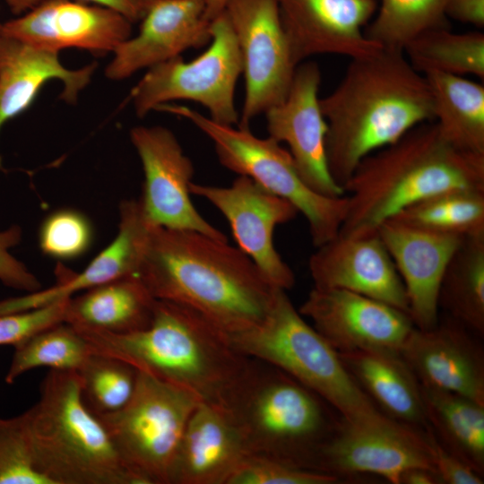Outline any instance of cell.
<instances>
[{
    "instance_id": "6da1fadb",
    "label": "cell",
    "mask_w": 484,
    "mask_h": 484,
    "mask_svg": "<svg viewBox=\"0 0 484 484\" xmlns=\"http://www.w3.org/2000/svg\"><path fill=\"white\" fill-rule=\"evenodd\" d=\"M137 276L156 299L195 310L227 335L260 323L277 289L228 240L160 227L151 230Z\"/></svg>"
},
{
    "instance_id": "7a4b0ae2",
    "label": "cell",
    "mask_w": 484,
    "mask_h": 484,
    "mask_svg": "<svg viewBox=\"0 0 484 484\" xmlns=\"http://www.w3.org/2000/svg\"><path fill=\"white\" fill-rule=\"evenodd\" d=\"M319 103L327 124L328 169L341 188L364 158L434 121L425 76L403 51L385 48L351 58L339 84Z\"/></svg>"
},
{
    "instance_id": "3957f363",
    "label": "cell",
    "mask_w": 484,
    "mask_h": 484,
    "mask_svg": "<svg viewBox=\"0 0 484 484\" xmlns=\"http://www.w3.org/2000/svg\"><path fill=\"white\" fill-rule=\"evenodd\" d=\"M484 191V155L450 143L420 124L366 158L343 184L347 211L338 234L365 237L411 204L449 189Z\"/></svg>"
},
{
    "instance_id": "277c9868",
    "label": "cell",
    "mask_w": 484,
    "mask_h": 484,
    "mask_svg": "<svg viewBox=\"0 0 484 484\" xmlns=\"http://www.w3.org/2000/svg\"><path fill=\"white\" fill-rule=\"evenodd\" d=\"M78 331L92 352L118 358L193 392L203 402L220 405L250 362L207 318L168 300H156L152 319L143 330L124 334Z\"/></svg>"
},
{
    "instance_id": "5b68a950",
    "label": "cell",
    "mask_w": 484,
    "mask_h": 484,
    "mask_svg": "<svg viewBox=\"0 0 484 484\" xmlns=\"http://www.w3.org/2000/svg\"><path fill=\"white\" fill-rule=\"evenodd\" d=\"M221 406L239 428L247 454L322 472L321 453L341 416L284 371L250 359Z\"/></svg>"
},
{
    "instance_id": "8992f818",
    "label": "cell",
    "mask_w": 484,
    "mask_h": 484,
    "mask_svg": "<svg viewBox=\"0 0 484 484\" xmlns=\"http://www.w3.org/2000/svg\"><path fill=\"white\" fill-rule=\"evenodd\" d=\"M23 413L36 465L50 484H143L84 404L78 372L49 370Z\"/></svg>"
},
{
    "instance_id": "52a82bcc",
    "label": "cell",
    "mask_w": 484,
    "mask_h": 484,
    "mask_svg": "<svg viewBox=\"0 0 484 484\" xmlns=\"http://www.w3.org/2000/svg\"><path fill=\"white\" fill-rule=\"evenodd\" d=\"M286 292L276 289L260 323L227 335L233 347L247 358L284 371L348 421L373 423L386 418L349 374L338 352L306 321Z\"/></svg>"
},
{
    "instance_id": "ba28073f",
    "label": "cell",
    "mask_w": 484,
    "mask_h": 484,
    "mask_svg": "<svg viewBox=\"0 0 484 484\" xmlns=\"http://www.w3.org/2000/svg\"><path fill=\"white\" fill-rule=\"evenodd\" d=\"M157 109L190 121L213 143L220 163L249 177L270 193L291 203L307 221L313 245L333 238L343 222L346 195L329 197L311 189L300 177L289 151L271 137L260 138L249 128L217 123L186 107L164 104Z\"/></svg>"
},
{
    "instance_id": "9c48e42d",
    "label": "cell",
    "mask_w": 484,
    "mask_h": 484,
    "mask_svg": "<svg viewBox=\"0 0 484 484\" xmlns=\"http://www.w3.org/2000/svg\"><path fill=\"white\" fill-rule=\"evenodd\" d=\"M202 402L184 387L138 370L126 405L98 417L125 464L143 484H170L186 427Z\"/></svg>"
},
{
    "instance_id": "30bf717a",
    "label": "cell",
    "mask_w": 484,
    "mask_h": 484,
    "mask_svg": "<svg viewBox=\"0 0 484 484\" xmlns=\"http://www.w3.org/2000/svg\"><path fill=\"white\" fill-rule=\"evenodd\" d=\"M211 31L209 48L196 58L186 62L179 56L148 68L132 91L138 117L169 101L183 99L201 104L217 123H238L235 91L242 73L241 59L224 12L212 22Z\"/></svg>"
},
{
    "instance_id": "8fae6325",
    "label": "cell",
    "mask_w": 484,
    "mask_h": 484,
    "mask_svg": "<svg viewBox=\"0 0 484 484\" xmlns=\"http://www.w3.org/2000/svg\"><path fill=\"white\" fill-rule=\"evenodd\" d=\"M224 13L235 34L246 93L240 127L287 97L298 65L277 0H230Z\"/></svg>"
},
{
    "instance_id": "7c38bea8",
    "label": "cell",
    "mask_w": 484,
    "mask_h": 484,
    "mask_svg": "<svg viewBox=\"0 0 484 484\" xmlns=\"http://www.w3.org/2000/svg\"><path fill=\"white\" fill-rule=\"evenodd\" d=\"M414 467L435 470L426 430L389 417L373 423L340 417L320 457V471L341 480L373 474L399 484L401 474Z\"/></svg>"
},
{
    "instance_id": "4fadbf2b",
    "label": "cell",
    "mask_w": 484,
    "mask_h": 484,
    "mask_svg": "<svg viewBox=\"0 0 484 484\" xmlns=\"http://www.w3.org/2000/svg\"><path fill=\"white\" fill-rule=\"evenodd\" d=\"M131 142L141 160L144 182L139 201L152 227L194 230L228 240L194 207L190 185L194 165L175 134L160 125L135 126Z\"/></svg>"
},
{
    "instance_id": "5bb4252c",
    "label": "cell",
    "mask_w": 484,
    "mask_h": 484,
    "mask_svg": "<svg viewBox=\"0 0 484 484\" xmlns=\"http://www.w3.org/2000/svg\"><path fill=\"white\" fill-rule=\"evenodd\" d=\"M190 191L220 211L229 222L238 247L272 285L285 290L294 286L295 274L273 243L276 227L294 220L298 213L291 203L243 175L229 186L192 182Z\"/></svg>"
},
{
    "instance_id": "9a60e30c",
    "label": "cell",
    "mask_w": 484,
    "mask_h": 484,
    "mask_svg": "<svg viewBox=\"0 0 484 484\" xmlns=\"http://www.w3.org/2000/svg\"><path fill=\"white\" fill-rule=\"evenodd\" d=\"M298 311L337 352L400 351L414 327L408 313L341 289L313 287Z\"/></svg>"
},
{
    "instance_id": "2e32d148",
    "label": "cell",
    "mask_w": 484,
    "mask_h": 484,
    "mask_svg": "<svg viewBox=\"0 0 484 484\" xmlns=\"http://www.w3.org/2000/svg\"><path fill=\"white\" fill-rule=\"evenodd\" d=\"M320 83L318 65L314 62L300 63L285 99L264 115L269 137L287 144L303 181L320 194L338 197L344 195V191L328 169L327 124L319 103Z\"/></svg>"
},
{
    "instance_id": "e0dca14e",
    "label": "cell",
    "mask_w": 484,
    "mask_h": 484,
    "mask_svg": "<svg viewBox=\"0 0 484 484\" xmlns=\"http://www.w3.org/2000/svg\"><path fill=\"white\" fill-rule=\"evenodd\" d=\"M131 22L101 5L71 0H40L22 16L0 24L2 34L59 53L76 48L113 52L131 36Z\"/></svg>"
},
{
    "instance_id": "ac0fdd59",
    "label": "cell",
    "mask_w": 484,
    "mask_h": 484,
    "mask_svg": "<svg viewBox=\"0 0 484 484\" xmlns=\"http://www.w3.org/2000/svg\"><path fill=\"white\" fill-rule=\"evenodd\" d=\"M280 15L298 65L315 55L356 58L382 47L364 30L377 0H277Z\"/></svg>"
},
{
    "instance_id": "d6986e66",
    "label": "cell",
    "mask_w": 484,
    "mask_h": 484,
    "mask_svg": "<svg viewBox=\"0 0 484 484\" xmlns=\"http://www.w3.org/2000/svg\"><path fill=\"white\" fill-rule=\"evenodd\" d=\"M480 338L445 315L433 328L414 326L400 353L421 385L484 405V350Z\"/></svg>"
},
{
    "instance_id": "ffe728a7",
    "label": "cell",
    "mask_w": 484,
    "mask_h": 484,
    "mask_svg": "<svg viewBox=\"0 0 484 484\" xmlns=\"http://www.w3.org/2000/svg\"><path fill=\"white\" fill-rule=\"evenodd\" d=\"M140 30L113 51L106 76L123 80L212 40L203 0H147Z\"/></svg>"
},
{
    "instance_id": "44dd1931",
    "label": "cell",
    "mask_w": 484,
    "mask_h": 484,
    "mask_svg": "<svg viewBox=\"0 0 484 484\" xmlns=\"http://www.w3.org/2000/svg\"><path fill=\"white\" fill-rule=\"evenodd\" d=\"M376 234L402 279L414 326L433 328L439 321L438 296L443 275L464 238L418 229L394 219L384 221Z\"/></svg>"
},
{
    "instance_id": "7402d4cb",
    "label": "cell",
    "mask_w": 484,
    "mask_h": 484,
    "mask_svg": "<svg viewBox=\"0 0 484 484\" xmlns=\"http://www.w3.org/2000/svg\"><path fill=\"white\" fill-rule=\"evenodd\" d=\"M315 248L308 260L314 287L350 290L409 314L403 283L376 233L365 237L337 234Z\"/></svg>"
},
{
    "instance_id": "603a6c76",
    "label": "cell",
    "mask_w": 484,
    "mask_h": 484,
    "mask_svg": "<svg viewBox=\"0 0 484 484\" xmlns=\"http://www.w3.org/2000/svg\"><path fill=\"white\" fill-rule=\"evenodd\" d=\"M246 454L239 428L227 409L202 402L186 427L170 484H227Z\"/></svg>"
},
{
    "instance_id": "cb8c5ba5",
    "label": "cell",
    "mask_w": 484,
    "mask_h": 484,
    "mask_svg": "<svg viewBox=\"0 0 484 484\" xmlns=\"http://www.w3.org/2000/svg\"><path fill=\"white\" fill-rule=\"evenodd\" d=\"M96 64L68 69L58 53L2 34L0 30V131L9 120L24 112L42 86L53 79L64 83L61 99L75 103L91 82ZM4 169L0 156V170Z\"/></svg>"
},
{
    "instance_id": "d4e9b609",
    "label": "cell",
    "mask_w": 484,
    "mask_h": 484,
    "mask_svg": "<svg viewBox=\"0 0 484 484\" xmlns=\"http://www.w3.org/2000/svg\"><path fill=\"white\" fill-rule=\"evenodd\" d=\"M338 354L349 374L385 415L416 428H427L420 383L400 351L359 350Z\"/></svg>"
},
{
    "instance_id": "484cf974",
    "label": "cell",
    "mask_w": 484,
    "mask_h": 484,
    "mask_svg": "<svg viewBox=\"0 0 484 484\" xmlns=\"http://www.w3.org/2000/svg\"><path fill=\"white\" fill-rule=\"evenodd\" d=\"M156 300L137 275L124 276L70 298L65 322L78 330L129 333L150 324Z\"/></svg>"
},
{
    "instance_id": "4316f807",
    "label": "cell",
    "mask_w": 484,
    "mask_h": 484,
    "mask_svg": "<svg viewBox=\"0 0 484 484\" xmlns=\"http://www.w3.org/2000/svg\"><path fill=\"white\" fill-rule=\"evenodd\" d=\"M432 97L434 122L456 148L484 155V86L463 76L424 74Z\"/></svg>"
},
{
    "instance_id": "83f0119b",
    "label": "cell",
    "mask_w": 484,
    "mask_h": 484,
    "mask_svg": "<svg viewBox=\"0 0 484 484\" xmlns=\"http://www.w3.org/2000/svg\"><path fill=\"white\" fill-rule=\"evenodd\" d=\"M428 425L439 444L484 475V405L466 396L421 385Z\"/></svg>"
},
{
    "instance_id": "f1b7e54d",
    "label": "cell",
    "mask_w": 484,
    "mask_h": 484,
    "mask_svg": "<svg viewBox=\"0 0 484 484\" xmlns=\"http://www.w3.org/2000/svg\"><path fill=\"white\" fill-rule=\"evenodd\" d=\"M438 306L446 316L484 335V236L466 238L443 275Z\"/></svg>"
},
{
    "instance_id": "f546056e",
    "label": "cell",
    "mask_w": 484,
    "mask_h": 484,
    "mask_svg": "<svg viewBox=\"0 0 484 484\" xmlns=\"http://www.w3.org/2000/svg\"><path fill=\"white\" fill-rule=\"evenodd\" d=\"M403 53L420 73L431 72L484 78V34L453 32L449 28L426 30L407 43Z\"/></svg>"
},
{
    "instance_id": "4dcf8cb0",
    "label": "cell",
    "mask_w": 484,
    "mask_h": 484,
    "mask_svg": "<svg viewBox=\"0 0 484 484\" xmlns=\"http://www.w3.org/2000/svg\"><path fill=\"white\" fill-rule=\"evenodd\" d=\"M404 224L463 238L484 236V191L449 189L429 195L392 217Z\"/></svg>"
},
{
    "instance_id": "1f68e13d",
    "label": "cell",
    "mask_w": 484,
    "mask_h": 484,
    "mask_svg": "<svg viewBox=\"0 0 484 484\" xmlns=\"http://www.w3.org/2000/svg\"><path fill=\"white\" fill-rule=\"evenodd\" d=\"M87 340L73 325H52L14 346L4 381L11 385L22 375L38 367L78 372L91 355Z\"/></svg>"
},
{
    "instance_id": "d6a6232c",
    "label": "cell",
    "mask_w": 484,
    "mask_h": 484,
    "mask_svg": "<svg viewBox=\"0 0 484 484\" xmlns=\"http://www.w3.org/2000/svg\"><path fill=\"white\" fill-rule=\"evenodd\" d=\"M448 0H381L364 30L367 39L382 48L403 51L409 41L432 29L449 28Z\"/></svg>"
},
{
    "instance_id": "836d02e7",
    "label": "cell",
    "mask_w": 484,
    "mask_h": 484,
    "mask_svg": "<svg viewBox=\"0 0 484 484\" xmlns=\"http://www.w3.org/2000/svg\"><path fill=\"white\" fill-rule=\"evenodd\" d=\"M78 374L84 404L102 416L118 411L130 401L138 369L118 358L92 352Z\"/></svg>"
},
{
    "instance_id": "e575fe53",
    "label": "cell",
    "mask_w": 484,
    "mask_h": 484,
    "mask_svg": "<svg viewBox=\"0 0 484 484\" xmlns=\"http://www.w3.org/2000/svg\"><path fill=\"white\" fill-rule=\"evenodd\" d=\"M93 241L88 217L74 209H59L48 214L39 229V246L51 258L72 260L84 255Z\"/></svg>"
},
{
    "instance_id": "d590c367",
    "label": "cell",
    "mask_w": 484,
    "mask_h": 484,
    "mask_svg": "<svg viewBox=\"0 0 484 484\" xmlns=\"http://www.w3.org/2000/svg\"><path fill=\"white\" fill-rule=\"evenodd\" d=\"M0 484H50L36 465L24 413L0 418Z\"/></svg>"
},
{
    "instance_id": "8d00e7d4",
    "label": "cell",
    "mask_w": 484,
    "mask_h": 484,
    "mask_svg": "<svg viewBox=\"0 0 484 484\" xmlns=\"http://www.w3.org/2000/svg\"><path fill=\"white\" fill-rule=\"evenodd\" d=\"M336 476L292 467L264 456L246 454L227 484H335Z\"/></svg>"
},
{
    "instance_id": "74e56055",
    "label": "cell",
    "mask_w": 484,
    "mask_h": 484,
    "mask_svg": "<svg viewBox=\"0 0 484 484\" xmlns=\"http://www.w3.org/2000/svg\"><path fill=\"white\" fill-rule=\"evenodd\" d=\"M69 298L49 305L0 315V345H13L36 333L65 322Z\"/></svg>"
},
{
    "instance_id": "f35d334b",
    "label": "cell",
    "mask_w": 484,
    "mask_h": 484,
    "mask_svg": "<svg viewBox=\"0 0 484 484\" xmlns=\"http://www.w3.org/2000/svg\"><path fill=\"white\" fill-rule=\"evenodd\" d=\"M22 239V229L13 225L0 231V281L12 289L34 292L41 290V283L27 266L11 253Z\"/></svg>"
},
{
    "instance_id": "ab89813d",
    "label": "cell",
    "mask_w": 484,
    "mask_h": 484,
    "mask_svg": "<svg viewBox=\"0 0 484 484\" xmlns=\"http://www.w3.org/2000/svg\"><path fill=\"white\" fill-rule=\"evenodd\" d=\"M425 430L431 446L435 470L441 484H482L484 482L481 475L439 444L428 425Z\"/></svg>"
},
{
    "instance_id": "60d3db41",
    "label": "cell",
    "mask_w": 484,
    "mask_h": 484,
    "mask_svg": "<svg viewBox=\"0 0 484 484\" xmlns=\"http://www.w3.org/2000/svg\"><path fill=\"white\" fill-rule=\"evenodd\" d=\"M40 0H6L13 13H22L35 6ZM110 8L128 19L131 22L143 17L147 0H81Z\"/></svg>"
},
{
    "instance_id": "b9f144b4",
    "label": "cell",
    "mask_w": 484,
    "mask_h": 484,
    "mask_svg": "<svg viewBox=\"0 0 484 484\" xmlns=\"http://www.w3.org/2000/svg\"><path fill=\"white\" fill-rule=\"evenodd\" d=\"M445 13L458 22L484 26V0H448Z\"/></svg>"
},
{
    "instance_id": "7bdbcfd3",
    "label": "cell",
    "mask_w": 484,
    "mask_h": 484,
    "mask_svg": "<svg viewBox=\"0 0 484 484\" xmlns=\"http://www.w3.org/2000/svg\"><path fill=\"white\" fill-rule=\"evenodd\" d=\"M399 484H441V482L435 470L414 467L401 474Z\"/></svg>"
},
{
    "instance_id": "ee69618b",
    "label": "cell",
    "mask_w": 484,
    "mask_h": 484,
    "mask_svg": "<svg viewBox=\"0 0 484 484\" xmlns=\"http://www.w3.org/2000/svg\"><path fill=\"white\" fill-rule=\"evenodd\" d=\"M206 9V15L210 21H213L222 13L230 0H203Z\"/></svg>"
}]
</instances>
